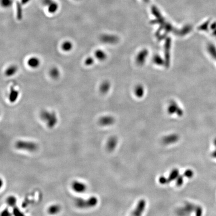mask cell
Wrapping results in <instances>:
<instances>
[{
  "instance_id": "6da1fadb",
  "label": "cell",
  "mask_w": 216,
  "mask_h": 216,
  "mask_svg": "<svg viewBox=\"0 0 216 216\" xmlns=\"http://www.w3.org/2000/svg\"><path fill=\"white\" fill-rule=\"evenodd\" d=\"M40 118L49 128H53L58 123L57 116L54 112L43 110L40 113Z\"/></svg>"
},
{
  "instance_id": "7a4b0ae2",
  "label": "cell",
  "mask_w": 216,
  "mask_h": 216,
  "mask_svg": "<svg viewBox=\"0 0 216 216\" xmlns=\"http://www.w3.org/2000/svg\"><path fill=\"white\" fill-rule=\"evenodd\" d=\"M98 203V199L95 196L91 197L88 199L82 198H77L74 200L75 205L78 208L86 209L92 208L97 206Z\"/></svg>"
},
{
  "instance_id": "3957f363",
  "label": "cell",
  "mask_w": 216,
  "mask_h": 216,
  "mask_svg": "<svg viewBox=\"0 0 216 216\" xmlns=\"http://www.w3.org/2000/svg\"><path fill=\"white\" fill-rule=\"evenodd\" d=\"M15 147L18 150L30 152H35L38 148V146L35 142L23 140H19L16 142Z\"/></svg>"
},
{
  "instance_id": "277c9868",
  "label": "cell",
  "mask_w": 216,
  "mask_h": 216,
  "mask_svg": "<svg viewBox=\"0 0 216 216\" xmlns=\"http://www.w3.org/2000/svg\"><path fill=\"white\" fill-rule=\"evenodd\" d=\"M71 188L75 193L82 194L87 191V186L86 184L81 181H74L71 184Z\"/></svg>"
},
{
  "instance_id": "5b68a950",
  "label": "cell",
  "mask_w": 216,
  "mask_h": 216,
  "mask_svg": "<svg viewBox=\"0 0 216 216\" xmlns=\"http://www.w3.org/2000/svg\"><path fill=\"white\" fill-rule=\"evenodd\" d=\"M146 206V202L145 200L144 199L140 200L136 206V209L133 212V216H137L141 215L145 211Z\"/></svg>"
},
{
  "instance_id": "8992f818",
  "label": "cell",
  "mask_w": 216,
  "mask_h": 216,
  "mask_svg": "<svg viewBox=\"0 0 216 216\" xmlns=\"http://www.w3.org/2000/svg\"><path fill=\"white\" fill-rule=\"evenodd\" d=\"M179 139L180 137L177 134H171L164 137L163 138L162 142L165 145H170L178 142Z\"/></svg>"
},
{
  "instance_id": "52a82bcc",
  "label": "cell",
  "mask_w": 216,
  "mask_h": 216,
  "mask_svg": "<svg viewBox=\"0 0 216 216\" xmlns=\"http://www.w3.org/2000/svg\"><path fill=\"white\" fill-rule=\"evenodd\" d=\"M115 122L114 118L111 116H104L100 118L99 120V124L100 126L103 127H108L113 125Z\"/></svg>"
},
{
  "instance_id": "ba28073f",
  "label": "cell",
  "mask_w": 216,
  "mask_h": 216,
  "mask_svg": "<svg viewBox=\"0 0 216 216\" xmlns=\"http://www.w3.org/2000/svg\"><path fill=\"white\" fill-rule=\"evenodd\" d=\"M118 140L115 136H112L109 138L106 144V148L109 152H112L117 146Z\"/></svg>"
},
{
  "instance_id": "9c48e42d",
  "label": "cell",
  "mask_w": 216,
  "mask_h": 216,
  "mask_svg": "<svg viewBox=\"0 0 216 216\" xmlns=\"http://www.w3.org/2000/svg\"><path fill=\"white\" fill-rule=\"evenodd\" d=\"M40 63L41 62L39 58L36 57H32L29 59L27 62V64L30 68L33 69H36L39 67Z\"/></svg>"
},
{
  "instance_id": "30bf717a",
  "label": "cell",
  "mask_w": 216,
  "mask_h": 216,
  "mask_svg": "<svg viewBox=\"0 0 216 216\" xmlns=\"http://www.w3.org/2000/svg\"><path fill=\"white\" fill-rule=\"evenodd\" d=\"M19 92L17 90L15 89L13 86H12L10 88L9 95V100L11 103H15L17 101L19 97Z\"/></svg>"
},
{
  "instance_id": "8fae6325",
  "label": "cell",
  "mask_w": 216,
  "mask_h": 216,
  "mask_svg": "<svg viewBox=\"0 0 216 216\" xmlns=\"http://www.w3.org/2000/svg\"><path fill=\"white\" fill-rule=\"evenodd\" d=\"M180 175L179 170L178 169H174L170 174L169 176L166 178L167 184H169L172 181L176 180L177 178Z\"/></svg>"
},
{
  "instance_id": "7c38bea8",
  "label": "cell",
  "mask_w": 216,
  "mask_h": 216,
  "mask_svg": "<svg viewBox=\"0 0 216 216\" xmlns=\"http://www.w3.org/2000/svg\"><path fill=\"white\" fill-rule=\"evenodd\" d=\"M61 210L60 205L57 204L51 205L48 209V213L51 215H56L59 213Z\"/></svg>"
},
{
  "instance_id": "4fadbf2b",
  "label": "cell",
  "mask_w": 216,
  "mask_h": 216,
  "mask_svg": "<svg viewBox=\"0 0 216 216\" xmlns=\"http://www.w3.org/2000/svg\"><path fill=\"white\" fill-rule=\"evenodd\" d=\"M18 67L16 65H11L5 71L6 76L11 77L17 73Z\"/></svg>"
},
{
  "instance_id": "5bb4252c",
  "label": "cell",
  "mask_w": 216,
  "mask_h": 216,
  "mask_svg": "<svg viewBox=\"0 0 216 216\" xmlns=\"http://www.w3.org/2000/svg\"><path fill=\"white\" fill-rule=\"evenodd\" d=\"M73 43L71 41H66L64 42L61 46L62 49L65 52H69L73 49Z\"/></svg>"
},
{
  "instance_id": "9a60e30c",
  "label": "cell",
  "mask_w": 216,
  "mask_h": 216,
  "mask_svg": "<svg viewBox=\"0 0 216 216\" xmlns=\"http://www.w3.org/2000/svg\"><path fill=\"white\" fill-rule=\"evenodd\" d=\"M48 10L50 13L54 14L56 13L58 9V5L57 3L52 1L50 4L47 6Z\"/></svg>"
},
{
  "instance_id": "2e32d148",
  "label": "cell",
  "mask_w": 216,
  "mask_h": 216,
  "mask_svg": "<svg viewBox=\"0 0 216 216\" xmlns=\"http://www.w3.org/2000/svg\"><path fill=\"white\" fill-rule=\"evenodd\" d=\"M50 75L53 79H57L60 76L59 70L57 67H53L50 71Z\"/></svg>"
},
{
  "instance_id": "e0dca14e",
  "label": "cell",
  "mask_w": 216,
  "mask_h": 216,
  "mask_svg": "<svg viewBox=\"0 0 216 216\" xmlns=\"http://www.w3.org/2000/svg\"><path fill=\"white\" fill-rule=\"evenodd\" d=\"M17 202V198L15 196H10L7 198L6 203L10 207H14Z\"/></svg>"
},
{
  "instance_id": "ac0fdd59",
  "label": "cell",
  "mask_w": 216,
  "mask_h": 216,
  "mask_svg": "<svg viewBox=\"0 0 216 216\" xmlns=\"http://www.w3.org/2000/svg\"><path fill=\"white\" fill-rule=\"evenodd\" d=\"M95 56L96 58H97L98 59L100 60H104L106 57V54L101 50L96 51L95 52Z\"/></svg>"
},
{
  "instance_id": "d6986e66",
  "label": "cell",
  "mask_w": 216,
  "mask_h": 216,
  "mask_svg": "<svg viewBox=\"0 0 216 216\" xmlns=\"http://www.w3.org/2000/svg\"><path fill=\"white\" fill-rule=\"evenodd\" d=\"M101 40L105 43H112L114 41V38L111 36L103 35L101 37Z\"/></svg>"
},
{
  "instance_id": "ffe728a7",
  "label": "cell",
  "mask_w": 216,
  "mask_h": 216,
  "mask_svg": "<svg viewBox=\"0 0 216 216\" xmlns=\"http://www.w3.org/2000/svg\"><path fill=\"white\" fill-rule=\"evenodd\" d=\"M17 18L19 20H21L22 19V10L21 5L20 3H19V2H17Z\"/></svg>"
},
{
  "instance_id": "44dd1931",
  "label": "cell",
  "mask_w": 216,
  "mask_h": 216,
  "mask_svg": "<svg viewBox=\"0 0 216 216\" xmlns=\"http://www.w3.org/2000/svg\"><path fill=\"white\" fill-rule=\"evenodd\" d=\"M209 51L211 55L216 60V48L214 45L210 44L209 46Z\"/></svg>"
},
{
  "instance_id": "7402d4cb",
  "label": "cell",
  "mask_w": 216,
  "mask_h": 216,
  "mask_svg": "<svg viewBox=\"0 0 216 216\" xmlns=\"http://www.w3.org/2000/svg\"><path fill=\"white\" fill-rule=\"evenodd\" d=\"M109 89V84L108 82L103 83L100 87V91L103 93H105Z\"/></svg>"
},
{
  "instance_id": "603a6c76",
  "label": "cell",
  "mask_w": 216,
  "mask_h": 216,
  "mask_svg": "<svg viewBox=\"0 0 216 216\" xmlns=\"http://www.w3.org/2000/svg\"><path fill=\"white\" fill-rule=\"evenodd\" d=\"M194 173L193 171L191 169L187 170L185 172L183 175L185 177H186L187 178H192L194 176Z\"/></svg>"
},
{
  "instance_id": "cb8c5ba5",
  "label": "cell",
  "mask_w": 216,
  "mask_h": 216,
  "mask_svg": "<svg viewBox=\"0 0 216 216\" xmlns=\"http://www.w3.org/2000/svg\"><path fill=\"white\" fill-rule=\"evenodd\" d=\"M184 175H180L179 177L177 178L176 181V185L177 186L180 187L182 185L183 183H184Z\"/></svg>"
},
{
  "instance_id": "d4e9b609",
  "label": "cell",
  "mask_w": 216,
  "mask_h": 216,
  "mask_svg": "<svg viewBox=\"0 0 216 216\" xmlns=\"http://www.w3.org/2000/svg\"><path fill=\"white\" fill-rule=\"evenodd\" d=\"M94 63V59L92 57H89L86 59L85 61V64L87 66H90L93 64Z\"/></svg>"
},
{
  "instance_id": "484cf974",
  "label": "cell",
  "mask_w": 216,
  "mask_h": 216,
  "mask_svg": "<svg viewBox=\"0 0 216 216\" xmlns=\"http://www.w3.org/2000/svg\"><path fill=\"white\" fill-rule=\"evenodd\" d=\"M12 3V0H2V5L4 7H9Z\"/></svg>"
},
{
  "instance_id": "4316f807",
  "label": "cell",
  "mask_w": 216,
  "mask_h": 216,
  "mask_svg": "<svg viewBox=\"0 0 216 216\" xmlns=\"http://www.w3.org/2000/svg\"><path fill=\"white\" fill-rule=\"evenodd\" d=\"M212 29L213 30V34L216 37V23H213L212 26Z\"/></svg>"
},
{
  "instance_id": "83f0119b",
  "label": "cell",
  "mask_w": 216,
  "mask_h": 216,
  "mask_svg": "<svg viewBox=\"0 0 216 216\" xmlns=\"http://www.w3.org/2000/svg\"><path fill=\"white\" fill-rule=\"evenodd\" d=\"M212 157L216 159V148L214 151L212 153Z\"/></svg>"
},
{
  "instance_id": "f1b7e54d",
  "label": "cell",
  "mask_w": 216,
  "mask_h": 216,
  "mask_svg": "<svg viewBox=\"0 0 216 216\" xmlns=\"http://www.w3.org/2000/svg\"><path fill=\"white\" fill-rule=\"evenodd\" d=\"M29 1H30V0H22V4H23V5H25V4L27 3Z\"/></svg>"
},
{
  "instance_id": "f546056e",
  "label": "cell",
  "mask_w": 216,
  "mask_h": 216,
  "mask_svg": "<svg viewBox=\"0 0 216 216\" xmlns=\"http://www.w3.org/2000/svg\"><path fill=\"white\" fill-rule=\"evenodd\" d=\"M214 144L216 148V138L215 139L214 141Z\"/></svg>"
}]
</instances>
